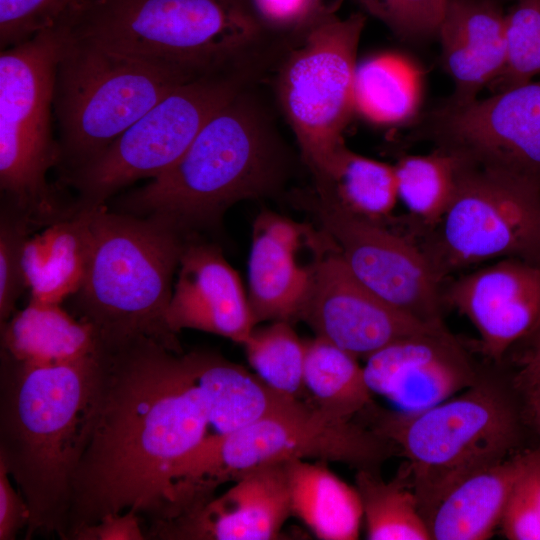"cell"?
<instances>
[{
  "mask_svg": "<svg viewBox=\"0 0 540 540\" xmlns=\"http://www.w3.org/2000/svg\"><path fill=\"white\" fill-rule=\"evenodd\" d=\"M101 378L88 444L75 472L67 537L133 511L145 533L167 516L179 462L216 434L203 351L175 352L137 337L98 344Z\"/></svg>",
  "mask_w": 540,
  "mask_h": 540,
  "instance_id": "6da1fadb",
  "label": "cell"
},
{
  "mask_svg": "<svg viewBox=\"0 0 540 540\" xmlns=\"http://www.w3.org/2000/svg\"><path fill=\"white\" fill-rule=\"evenodd\" d=\"M98 348L56 365H32L1 351L0 459L26 501V539L66 540L75 472L98 405Z\"/></svg>",
  "mask_w": 540,
  "mask_h": 540,
  "instance_id": "7a4b0ae2",
  "label": "cell"
},
{
  "mask_svg": "<svg viewBox=\"0 0 540 540\" xmlns=\"http://www.w3.org/2000/svg\"><path fill=\"white\" fill-rule=\"evenodd\" d=\"M264 82L225 103L173 166L118 199L117 212L158 219L188 236L218 224L233 204L279 190L292 157Z\"/></svg>",
  "mask_w": 540,
  "mask_h": 540,
  "instance_id": "3957f363",
  "label": "cell"
},
{
  "mask_svg": "<svg viewBox=\"0 0 540 540\" xmlns=\"http://www.w3.org/2000/svg\"><path fill=\"white\" fill-rule=\"evenodd\" d=\"M59 23L74 39L196 74L267 57L280 34L254 0H79Z\"/></svg>",
  "mask_w": 540,
  "mask_h": 540,
  "instance_id": "277c9868",
  "label": "cell"
},
{
  "mask_svg": "<svg viewBox=\"0 0 540 540\" xmlns=\"http://www.w3.org/2000/svg\"><path fill=\"white\" fill-rule=\"evenodd\" d=\"M405 457L401 473L427 522L459 482L522 451L527 422L512 380L483 372L464 391L416 413L382 410L361 415ZM429 525V524H428Z\"/></svg>",
  "mask_w": 540,
  "mask_h": 540,
  "instance_id": "5b68a950",
  "label": "cell"
},
{
  "mask_svg": "<svg viewBox=\"0 0 540 540\" xmlns=\"http://www.w3.org/2000/svg\"><path fill=\"white\" fill-rule=\"evenodd\" d=\"M90 230L86 273L73 295L78 319L95 329L102 345L143 336L182 352L166 312L188 236L158 219L107 206L90 210Z\"/></svg>",
  "mask_w": 540,
  "mask_h": 540,
  "instance_id": "8992f818",
  "label": "cell"
},
{
  "mask_svg": "<svg viewBox=\"0 0 540 540\" xmlns=\"http://www.w3.org/2000/svg\"><path fill=\"white\" fill-rule=\"evenodd\" d=\"M395 448L368 425L335 419L302 400L241 429L208 436L174 468L171 498L180 505H199L225 482L258 467L293 459L379 471Z\"/></svg>",
  "mask_w": 540,
  "mask_h": 540,
  "instance_id": "52a82bcc",
  "label": "cell"
},
{
  "mask_svg": "<svg viewBox=\"0 0 540 540\" xmlns=\"http://www.w3.org/2000/svg\"><path fill=\"white\" fill-rule=\"evenodd\" d=\"M365 25L361 13H309L283 32L269 75L276 103L291 126L315 184L324 182L354 111L357 50Z\"/></svg>",
  "mask_w": 540,
  "mask_h": 540,
  "instance_id": "ba28073f",
  "label": "cell"
},
{
  "mask_svg": "<svg viewBox=\"0 0 540 540\" xmlns=\"http://www.w3.org/2000/svg\"><path fill=\"white\" fill-rule=\"evenodd\" d=\"M65 33L53 103L62 176L97 157L177 86L202 75Z\"/></svg>",
  "mask_w": 540,
  "mask_h": 540,
  "instance_id": "9c48e42d",
  "label": "cell"
},
{
  "mask_svg": "<svg viewBox=\"0 0 540 540\" xmlns=\"http://www.w3.org/2000/svg\"><path fill=\"white\" fill-rule=\"evenodd\" d=\"M65 38L58 23L0 56L1 192L34 225H49L72 212L59 203L46 178L60 162L51 112Z\"/></svg>",
  "mask_w": 540,
  "mask_h": 540,
  "instance_id": "30bf717a",
  "label": "cell"
},
{
  "mask_svg": "<svg viewBox=\"0 0 540 540\" xmlns=\"http://www.w3.org/2000/svg\"><path fill=\"white\" fill-rule=\"evenodd\" d=\"M266 60H253L199 75L173 89L103 152L62 176L78 199L76 211L106 206L116 192L154 179L173 166L207 121L245 87L265 81Z\"/></svg>",
  "mask_w": 540,
  "mask_h": 540,
  "instance_id": "8fae6325",
  "label": "cell"
},
{
  "mask_svg": "<svg viewBox=\"0 0 540 540\" xmlns=\"http://www.w3.org/2000/svg\"><path fill=\"white\" fill-rule=\"evenodd\" d=\"M421 248L442 281L491 260L540 265V186L462 161L453 199Z\"/></svg>",
  "mask_w": 540,
  "mask_h": 540,
  "instance_id": "7c38bea8",
  "label": "cell"
},
{
  "mask_svg": "<svg viewBox=\"0 0 540 540\" xmlns=\"http://www.w3.org/2000/svg\"><path fill=\"white\" fill-rule=\"evenodd\" d=\"M312 208L344 263L361 283L423 323L443 322V281L421 246L328 198L317 195Z\"/></svg>",
  "mask_w": 540,
  "mask_h": 540,
  "instance_id": "4fadbf2b",
  "label": "cell"
},
{
  "mask_svg": "<svg viewBox=\"0 0 540 540\" xmlns=\"http://www.w3.org/2000/svg\"><path fill=\"white\" fill-rule=\"evenodd\" d=\"M438 148L463 162L506 171L540 186V81L464 105L447 102L432 116Z\"/></svg>",
  "mask_w": 540,
  "mask_h": 540,
  "instance_id": "5bb4252c",
  "label": "cell"
},
{
  "mask_svg": "<svg viewBox=\"0 0 540 540\" xmlns=\"http://www.w3.org/2000/svg\"><path fill=\"white\" fill-rule=\"evenodd\" d=\"M300 319L309 324L316 336L358 359H366L393 342L434 325L405 314L371 291L351 273L336 248L313 264L311 286Z\"/></svg>",
  "mask_w": 540,
  "mask_h": 540,
  "instance_id": "9a60e30c",
  "label": "cell"
},
{
  "mask_svg": "<svg viewBox=\"0 0 540 540\" xmlns=\"http://www.w3.org/2000/svg\"><path fill=\"white\" fill-rule=\"evenodd\" d=\"M365 361L372 394L403 413L441 403L475 384L483 373L444 322L397 340Z\"/></svg>",
  "mask_w": 540,
  "mask_h": 540,
  "instance_id": "2e32d148",
  "label": "cell"
},
{
  "mask_svg": "<svg viewBox=\"0 0 540 540\" xmlns=\"http://www.w3.org/2000/svg\"><path fill=\"white\" fill-rule=\"evenodd\" d=\"M443 301L476 329L481 353L500 363L540 328V265L497 260L453 280L443 288Z\"/></svg>",
  "mask_w": 540,
  "mask_h": 540,
  "instance_id": "e0dca14e",
  "label": "cell"
},
{
  "mask_svg": "<svg viewBox=\"0 0 540 540\" xmlns=\"http://www.w3.org/2000/svg\"><path fill=\"white\" fill-rule=\"evenodd\" d=\"M286 462L253 469L218 497L159 530L164 540H271L292 515Z\"/></svg>",
  "mask_w": 540,
  "mask_h": 540,
  "instance_id": "ac0fdd59",
  "label": "cell"
},
{
  "mask_svg": "<svg viewBox=\"0 0 540 540\" xmlns=\"http://www.w3.org/2000/svg\"><path fill=\"white\" fill-rule=\"evenodd\" d=\"M166 312L177 334L195 329L242 344L256 326L235 269L214 245L187 240Z\"/></svg>",
  "mask_w": 540,
  "mask_h": 540,
  "instance_id": "d6986e66",
  "label": "cell"
},
{
  "mask_svg": "<svg viewBox=\"0 0 540 540\" xmlns=\"http://www.w3.org/2000/svg\"><path fill=\"white\" fill-rule=\"evenodd\" d=\"M312 229L271 212L253 226L248 263V301L255 324L300 319L312 281L313 265L297 255Z\"/></svg>",
  "mask_w": 540,
  "mask_h": 540,
  "instance_id": "ffe728a7",
  "label": "cell"
},
{
  "mask_svg": "<svg viewBox=\"0 0 540 540\" xmlns=\"http://www.w3.org/2000/svg\"><path fill=\"white\" fill-rule=\"evenodd\" d=\"M455 89L464 105L501 74L506 62L505 13L490 0H447L438 34Z\"/></svg>",
  "mask_w": 540,
  "mask_h": 540,
  "instance_id": "44dd1931",
  "label": "cell"
},
{
  "mask_svg": "<svg viewBox=\"0 0 540 540\" xmlns=\"http://www.w3.org/2000/svg\"><path fill=\"white\" fill-rule=\"evenodd\" d=\"M539 447L468 476L438 503L428 524L432 540H486L500 527L512 490Z\"/></svg>",
  "mask_w": 540,
  "mask_h": 540,
  "instance_id": "7402d4cb",
  "label": "cell"
},
{
  "mask_svg": "<svg viewBox=\"0 0 540 540\" xmlns=\"http://www.w3.org/2000/svg\"><path fill=\"white\" fill-rule=\"evenodd\" d=\"M91 242L90 210L75 211L29 237L22 257L31 299L61 304L80 288Z\"/></svg>",
  "mask_w": 540,
  "mask_h": 540,
  "instance_id": "603a6c76",
  "label": "cell"
},
{
  "mask_svg": "<svg viewBox=\"0 0 540 540\" xmlns=\"http://www.w3.org/2000/svg\"><path fill=\"white\" fill-rule=\"evenodd\" d=\"M2 351L32 365L67 363L95 352L98 338L87 322L61 304L30 300L1 326Z\"/></svg>",
  "mask_w": 540,
  "mask_h": 540,
  "instance_id": "cb8c5ba5",
  "label": "cell"
},
{
  "mask_svg": "<svg viewBox=\"0 0 540 540\" xmlns=\"http://www.w3.org/2000/svg\"><path fill=\"white\" fill-rule=\"evenodd\" d=\"M292 515L319 539L355 540L363 522L359 493L319 462L285 463Z\"/></svg>",
  "mask_w": 540,
  "mask_h": 540,
  "instance_id": "d4e9b609",
  "label": "cell"
},
{
  "mask_svg": "<svg viewBox=\"0 0 540 540\" xmlns=\"http://www.w3.org/2000/svg\"><path fill=\"white\" fill-rule=\"evenodd\" d=\"M202 371L211 397L216 434L241 429L302 401L272 388L256 373L216 353L204 351Z\"/></svg>",
  "mask_w": 540,
  "mask_h": 540,
  "instance_id": "484cf974",
  "label": "cell"
},
{
  "mask_svg": "<svg viewBox=\"0 0 540 540\" xmlns=\"http://www.w3.org/2000/svg\"><path fill=\"white\" fill-rule=\"evenodd\" d=\"M422 87V72L414 61L394 52L376 54L357 64L354 111L374 124L406 122L419 108Z\"/></svg>",
  "mask_w": 540,
  "mask_h": 540,
  "instance_id": "4316f807",
  "label": "cell"
},
{
  "mask_svg": "<svg viewBox=\"0 0 540 540\" xmlns=\"http://www.w3.org/2000/svg\"><path fill=\"white\" fill-rule=\"evenodd\" d=\"M303 382L312 403L339 420H353L372 402L358 358L316 336L306 341Z\"/></svg>",
  "mask_w": 540,
  "mask_h": 540,
  "instance_id": "83f0119b",
  "label": "cell"
},
{
  "mask_svg": "<svg viewBox=\"0 0 540 540\" xmlns=\"http://www.w3.org/2000/svg\"><path fill=\"white\" fill-rule=\"evenodd\" d=\"M316 194L343 209L379 222L389 217L398 199L394 165L357 154L344 146Z\"/></svg>",
  "mask_w": 540,
  "mask_h": 540,
  "instance_id": "f1b7e54d",
  "label": "cell"
},
{
  "mask_svg": "<svg viewBox=\"0 0 540 540\" xmlns=\"http://www.w3.org/2000/svg\"><path fill=\"white\" fill-rule=\"evenodd\" d=\"M355 487L361 499L368 539H432L417 496L402 474L385 481L379 471L357 470Z\"/></svg>",
  "mask_w": 540,
  "mask_h": 540,
  "instance_id": "f546056e",
  "label": "cell"
},
{
  "mask_svg": "<svg viewBox=\"0 0 540 540\" xmlns=\"http://www.w3.org/2000/svg\"><path fill=\"white\" fill-rule=\"evenodd\" d=\"M462 161L436 148L423 155H407L395 165L398 199L424 225L435 227L455 194Z\"/></svg>",
  "mask_w": 540,
  "mask_h": 540,
  "instance_id": "4dcf8cb0",
  "label": "cell"
},
{
  "mask_svg": "<svg viewBox=\"0 0 540 540\" xmlns=\"http://www.w3.org/2000/svg\"><path fill=\"white\" fill-rule=\"evenodd\" d=\"M255 373L272 388L301 398L306 341L287 321H274L253 328L241 344Z\"/></svg>",
  "mask_w": 540,
  "mask_h": 540,
  "instance_id": "1f68e13d",
  "label": "cell"
},
{
  "mask_svg": "<svg viewBox=\"0 0 540 540\" xmlns=\"http://www.w3.org/2000/svg\"><path fill=\"white\" fill-rule=\"evenodd\" d=\"M506 62L492 83L501 91L540 73V0H516L505 14Z\"/></svg>",
  "mask_w": 540,
  "mask_h": 540,
  "instance_id": "d6a6232c",
  "label": "cell"
},
{
  "mask_svg": "<svg viewBox=\"0 0 540 540\" xmlns=\"http://www.w3.org/2000/svg\"><path fill=\"white\" fill-rule=\"evenodd\" d=\"M32 221L4 202L0 218V323L15 313V306L27 288L22 265L23 250Z\"/></svg>",
  "mask_w": 540,
  "mask_h": 540,
  "instance_id": "836d02e7",
  "label": "cell"
},
{
  "mask_svg": "<svg viewBox=\"0 0 540 540\" xmlns=\"http://www.w3.org/2000/svg\"><path fill=\"white\" fill-rule=\"evenodd\" d=\"M398 37L422 39L438 34L447 0H359Z\"/></svg>",
  "mask_w": 540,
  "mask_h": 540,
  "instance_id": "e575fe53",
  "label": "cell"
},
{
  "mask_svg": "<svg viewBox=\"0 0 540 540\" xmlns=\"http://www.w3.org/2000/svg\"><path fill=\"white\" fill-rule=\"evenodd\" d=\"M73 0H0L1 50L53 27Z\"/></svg>",
  "mask_w": 540,
  "mask_h": 540,
  "instance_id": "d590c367",
  "label": "cell"
},
{
  "mask_svg": "<svg viewBox=\"0 0 540 540\" xmlns=\"http://www.w3.org/2000/svg\"><path fill=\"white\" fill-rule=\"evenodd\" d=\"M538 447L537 456L518 478L500 523L509 540H540V444Z\"/></svg>",
  "mask_w": 540,
  "mask_h": 540,
  "instance_id": "8d00e7d4",
  "label": "cell"
},
{
  "mask_svg": "<svg viewBox=\"0 0 540 540\" xmlns=\"http://www.w3.org/2000/svg\"><path fill=\"white\" fill-rule=\"evenodd\" d=\"M145 530L141 518L129 510L104 516L95 524L77 530L71 540H144Z\"/></svg>",
  "mask_w": 540,
  "mask_h": 540,
  "instance_id": "74e56055",
  "label": "cell"
},
{
  "mask_svg": "<svg viewBox=\"0 0 540 540\" xmlns=\"http://www.w3.org/2000/svg\"><path fill=\"white\" fill-rule=\"evenodd\" d=\"M6 463L0 459V540L15 539L18 531L26 528L29 509L25 499L9 480Z\"/></svg>",
  "mask_w": 540,
  "mask_h": 540,
  "instance_id": "f35d334b",
  "label": "cell"
},
{
  "mask_svg": "<svg viewBox=\"0 0 540 540\" xmlns=\"http://www.w3.org/2000/svg\"><path fill=\"white\" fill-rule=\"evenodd\" d=\"M256 7L264 19L271 27L272 24H291L295 26L302 21L309 12V0H254Z\"/></svg>",
  "mask_w": 540,
  "mask_h": 540,
  "instance_id": "ab89813d",
  "label": "cell"
},
{
  "mask_svg": "<svg viewBox=\"0 0 540 540\" xmlns=\"http://www.w3.org/2000/svg\"><path fill=\"white\" fill-rule=\"evenodd\" d=\"M517 390L521 395L527 425L540 437V378Z\"/></svg>",
  "mask_w": 540,
  "mask_h": 540,
  "instance_id": "60d3db41",
  "label": "cell"
},
{
  "mask_svg": "<svg viewBox=\"0 0 540 540\" xmlns=\"http://www.w3.org/2000/svg\"><path fill=\"white\" fill-rule=\"evenodd\" d=\"M519 371L513 377L517 389L540 378V347H527L519 359Z\"/></svg>",
  "mask_w": 540,
  "mask_h": 540,
  "instance_id": "b9f144b4",
  "label": "cell"
},
{
  "mask_svg": "<svg viewBox=\"0 0 540 540\" xmlns=\"http://www.w3.org/2000/svg\"><path fill=\"white\" fill-rule=\"evenodd\" d=\"M527 347H540V328L527 340Z\"/></svg>",
  "mask_w": 540,
  "mask_h": 540,
  "instance_id": "7bdbcfd3",
  "label": "cell"
},
{
  "mask_svg": "<svg viewBox=\"0 0 540 540\" xmlns=\"http://www.w3.org/2000/svg\"><path fill=\"white\" fill-rule=\"evenodd\" d=\"M77 1H79V0H73L72 3L77 2ZM72 3H71V4H72ZM71 4H70V5H71Z\"/></svg>",
  "mask_w": 540,
  "mask_h": 540,
  "instance_id": "ee69618b",
  "label": "cell"
}]
</instances>
